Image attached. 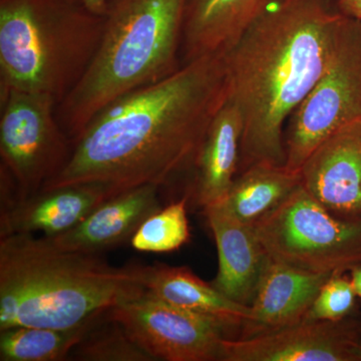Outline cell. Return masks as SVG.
Returning <instances> with one entry per match:
<instances>
[{
  "label": "cell",
  "mask_w": 361,
  "mask_h": 361,
  "mask_svg": "<svg viewBox=\"0 0 361 361\" xmlns=\"http://www.w3.org/2000/svg\"><path fill=\"white\" fill-rule=\"evenodd\" d=\"M300 175L301 185L332 215L361 221V120L322 142Z\"/></svg>",
  "instance_id": "obj_11"
},
{
  "label": "cell",
  "mask_w": 361,
  "mask_h": 361,
  "mask_svg": "<svg viewBox=\"0 0 361 361\" xmlns=\"http://www.w3.org/2000/svg\"><path fill=\"white\" fill-rule=\"evenodd\" d=\"M360 120L361 21L345 16L324 73L287 122L285 165L300 171L327 137Z\"/></svg>",
  "instance_id": "obj_7"
},
{
  "label": "cell",
  "mask_w": 361,
  "mask_h": 361,
  "mask_svg": "<svg viewBox=\"0 0 361 361\" xmlns=\"http://www.w3.org/2000/svg\"><path fill=\"white\" fill-rule=\"evenodd\" d=\"M120 194L103 183L40 190L1 208L0 238L14 234L54 237L78 225L97 206Z\"/></svg>",
  "instance_id": "obj_13"
},
{
  "label": "cell",
  "mask_w": 361,
  "mask_h": 361,
  "mask_svg": "<svg viewBox=\"0 0 361 361\" xmlns=\"http://www.w3.org/2000/svg\"><path fill=\"white\" fill-rule=\"evenodd\" d=\"M109 314L154 360L221 361L224 330L147 290L114 306Z\"/></svg>",
  "instance_id": "obj_9"
},
{
  "label": "cell",
  "mask_w": 361,
  "mask_h": 361,
  "mask_svg": "<svg viewBox=\"0 0 361 361\" xmlns=\"http://www.w3.org/2000/svg\"><path fill=\"white\" fill-rule=\"evenodd\" d=\"M104 26L84 0H0V94L35 92L61 103L90 68Z\"/></svg>",
  "instance_id": "obj_5"
},
{
  "label": "cell",
  "mask_w": 361,
  "mask_h": 361,
  "mask_svg": "<svg viewBox=\"0 0 361 361\" xmlns=\"http://www.w3.org/2000/svg\"><path fill=\"white\" fill-rule=\"evenodd\" d=\"M268 0H188L183 32L182 65L225 54L257 18Z\"/></svg>",
  "instance_id": "obj_17"
},
{
  "label": "cell",
  "mask_w": 361,
  "mask_h": 361,
  "mask_svg": "<svg viewBox=\"0 0 361 361\" xmlns=\"http://www.w3.org/2000/svg\"><path fill=\"white\" fill-rule=\"evenodd\" d=\"M344 18L322 0H268L223 54L227 101L243 125L238 174L285 165L287 122L324 73Z\"/></svg>",
  "instance_id": "obj_2"
},
{
  "label": "cell",
  "mask_w": 361,
  "mask_h": 361,
  "mask_svg": "<svg viewBox=\"0 0 361 361\" xmlns=\"http://www.w3.org/2000/svg\"><path fill=\"white\" fill-rule=\"evenodd\" d=\"M253 226L276 262L329 274L361 265V221L332 215L301 184Z\"/></svg>",
  "instance_id": "obj_6"
},
{
  "label": "cell",
  "mask_w": 361,
  "mask_h": 361,
  "mask_svg": "<svg viewBox=\"0 0 361 361\" xmlns=\"http://www.w3.org/2000/svg\"><path fill=\"white\" fill-rule=\"evenodd\" d=\"M187 2L108 0L96 56L56 106L58 122L73 145L106 104L179 70Z\"/></svg>",
  "instance_id": "obj_4"
},
{
  "label": "cell",
  "mask_w": 361,
  "mask_h": 361,
  "mask_svg": "<svg viewBox=\"0 0 361 361\" xmlns=\"http://www.w3.org/2000/svg\"><path fill=\"white\" fill-rule=\"evenodd\" d=\"M145 291L144 266L115 267L35 234L0 238V330L73 329Z\"/></svg>",
  "instance_id": "obj_3"
},
{
  "label": "cell",
  "mask_w": 361,
  "mask_h": 361,
  "mask_svg": "<svg viewBox=\"0 0 361 361\" xmlns=\"http://www.w3.org/2000/svg\"><path fill=\"white\" fill-rule=\"evenodd\" d=\"M1 168L11 175L16 200L39 193L65 168L73 145L56 118L49 94L8 90L0 94Z\"/></svg>",
  "instance_id": "obj_8"
},
{
  "label": "cell",
  "mask_w": 361,
  "mask_h": 361,
  "mask_svg": "<svg viewBox=\"0 0 361 361\" xmlns=\"http://www.w3.org/2000/svg\"><path fill=\"white\" fill-rule=\"evenodd\" d=\"M350 280L356 296L361 299V265L355 266L350 270Z\"/></svg>",
  "instance_id": "obj_26"
},
{
  "label": "cell",
  "mask_w": 361,
  "mask_h": 361,
  "mask_svg": "<svg viewBox=\"0 0 361 361\" xmlns=\"http://www.w3.org/2000/svg\"><path fill=\"white\" fill-rule=\"evenodd\" d=\"M331 275L298 269L271 259L239 338L269 334L304 322L318 292Z\"/></svg>",
  "instance_id": "obj_14"
},
{
  "label": "cell",
  "mask_w": 361,
  "mask_h": 361,
  "mask_svg": "<svg viewBox=\"0 0 361 361\" xmlns=\"http://www.w3.org/2000/svg\"><path fill=\"white\" fill-rule=\"evenodd\" d=\"M356 357H357V361H361V341L358 343L357 348H356Z\"/></svg>",
  "instance_id": "obj_27"
},
{
  "label": "cell",
  "mask_w": 361,
  "mask_h": 361,
  "mask_svg": "<svg viewBox=\"0 0 361 361\" xmlns=\"http://www.w3.org/2000/svg\"><path fill=\"white\" fill-rule=\"evenodd\" d=\"M159 191L155 185L127 190L103 202L68 231L47 238L59 249L80 253L99 254L120 245L160 210Z\"/></svg>",
  "instance_id": "obj_15"
},
{
  "label": "cell",
  "mask_w": 361,
  "mask_h": 361,
  "mask_svg": "<svg viewBox=\"0 0 361 361\" xmlns=\"http://www.w3.org/2000/svg\"><path fill=\"white\" fill-rule=\"evenodd\" d=\"M356 293L350 278L334 273L322 285L305 319L308 322H341L355 305Z\"/></svg>",
  "instance_id": "obj_23"
},
{
  "label": "cell",
  "mask_w": 361,
  "mask_h": 361,
  "mask_svg": "<svg viewBox=\"0 0 361 361\" xmlns=\"http://www.w3.org/2000/svg\"><path fill=\"white\" fill-rule=\"evenodd\" d=\"M360 330H361V323H360Z\"/></svg>",
  "instance_id": "obj_28"
},
{
  "label": "cell",
  "mask_w": 361,
  "mask_h": 361,
  "mask_svg": "<svg viewBox=\"0 0 361 361\" xmlns=\"http://www.w3.org/2000/svg\"><path fill=\"white\" fill-rule=\"evenodd\" d=\"M343 14L361 21V0H339Z\"/></svg>",
  "instance_id": "obj_24"
},
{
  "label": "cell",
  "mask_w": 361,
  "mask_h": 361,
  "mask_svg": "<svg viewBox=\"0 0 361 361\" xmlns=\"http://www.w3.org/2000/svg\"><path fill=\"white\" fill-rule=\"evenodd\" d=\"M300 184V171L278 164H255L239 173L219 203L236 219L254 225Z\"/></svg>",
  "instance_id": "obj_19"
},
{
  "label": "cell",
  "mask_w": 361,
  "mask_h": 361,
  "mask_svg": "<svg viewBox=\"0 0 361 361\" xmlns=\"http://www.w3.org/2000/svg\"><path fill=\"white\" fill-rule=\"evenodd\" d=\"M144 286L152 295L228 330L243 327L250 307L230 300L185 266H144Z\"/></svg>",
  "instance_id": "obj_16"
},
{
  "label": "cell",
  "mask_w": 361,
  "mask_h": 361,
  "mask_svg": "<svg viewBox=\"0 0 361 361\" xmlns=\"http://www.w3.org/2000/svg\"><path fill=\"white\" fill-rule=\"evenodd\" d=\"M227 101L224 54L201 56L128 92L90 118L65 168L42 190L103 183L118 193L166 186L193 172L213 118Z\"/></svg>",
  "instance_id": "obj_1"
},
{
  "label": "cell",
  "mask_w": 361,
  "mask_h": 361,
  "mask_svg": "<svg viewBox=\"0 0 361 361\" xmlns=\"http://www.w3.org/2000/svg\"><path fill=\"white\" fill-rule=\"evenodd\" d=\"M97 317L68 329L14 326L0 330V360H70L71 351L80 343Z\"/></svg>",
  "instance_id": "obj_20"
},
{
  "label": "cell",
  "mask_w": 361,
  "mask_h": 361,
  "mask_svg": "<svg viewBox=\"0 0 361 361\" xmlns=\"http://www.w3.org/2000/svg\"><path fill=\"white\" fill-rule=\"evenodd\" d=\"M360 323L304 322L269 334L222 341L221 361H357Z\"/></svg>",
  "instance_id": "obj_10"
},
{
  "label": "cell",
  "mask_w": 361,
  "mask_h": 361,
  "mask_svg": "<svg viewBox=\"0 0 361 361\" xmlns=\"http://www.w3.org/2000/svg\"><path fill=\"white\" fill-rule=\"evenodd\" d=\"M188 197L149 216L130 238L135 250L146 253H170L184 246L190 240L187 215Z\"/></svg>",
  "instance_id": "obj_22"
},
{
  "label": "cell",
  "mask_w": 361,
  "mask_h": 361,
  "mask_svg": "<svg viewBox=\"0 0 361 361\" xmlns=\"http://www.w3.org/2000/svg\"><path fill=\"white\" fill-rule=\"evenodd\" d=\"M108 0H84L85 6L92 13L104 16L106 13Z\"/></svg>",
  "instance_id": "obj_25"
},
{
  "label": "cell",
  "mask_w": 361,
  "mask_h": 361,
  "mask_svg": "<svg viewBox=\"0 0 361 361\" xmlns=\"http://www.w3.org/2000/svg\"><path fill=\"white\" fill-rule=\"evenodd\" d=\"M70 360L85 361H154L109 310L97 316Z\"/></svg>",
  "instance_id": "obj_21"
},
{
  "label": "cell",
  "mask_w": 361,
  "mask_h": 361,
  "mask_svg": "<svg viewBox=\"0 0 361 361\" xmlns=\"http://www.w3.org/2000/svg\"><path fill=\"white\" fill-rule=\"evenodd\" d=\"M203 211L219 264L211 283L230 300L250 307L271 258L253 225L236 219L220 203Z\"/></svg>",
  "instance_id": "obj_12"
},
{
  "label": "cell",
  "mask_w": 361,
  "mask_h": 361,
  "mask_svg": "<svg viewBox=\"0 0 361 361\" xmlns=\"http://www.w3.org/2000/svg\"><path fill=\"white\" fill-rule=\"evenodd\" d=\"M243 125L238 110L226 101L213 118L193 170V197L202 208L219 203L239 172Z\"/></svg>",
  "instance_id": "obj_18"
}]
</instances>
